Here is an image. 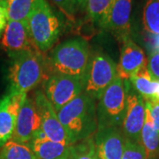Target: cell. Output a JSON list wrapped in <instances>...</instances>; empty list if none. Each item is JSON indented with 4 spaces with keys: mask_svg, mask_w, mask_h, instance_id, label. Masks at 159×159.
I'll return each instance as SVG.
<instances>
[{
    "mask_svg": "<svg viewBox=\"0 0 159 159\" xmlns=\"http://www.w3.org/2000/svg\"><path fill=\"white\" fill-rule=\"evenodd\" d=\"M29 37L40 52L51 50L63 31V22L46 0H38L27 20Z\"/></svg>",
    "mask_w": 159,
    "mask_h": 159,
    "instance_id": "4",
    "label": "cell"
},
{
    "mask_svg": "<svg viewBox=\"0 0 159 159\" xmlns=\"http://www.w3.org/2000/svg\"><path fill=\"white\" fill-rule=\"evenodd\" d=\"M71 144L86 140L98 129L96 100L80 94L57 112Z\"/></svg>",
    "mask_w": 159,
    "mask_h": 159,
    "instance_id": "1",
    "label": "cell"
},
{
    "mask_svg": "<svg viewBox=\"0 0 159 159\" xmlns=\"http://www.w3.org/2000/svg\"><path fill=\"white\" fill-rule=\"evenodd\" d=\"M148 61V60H147ZM132 87L144 100H154L156 95V80H153L148 73L147 63L134 74L129 80Z\"/></svg>",
    "mask_w": 159,
    "mask_h": 159,
    "instance_id": "18",
    "label": "cell"
},
{
    "mask_svg": "<svg viewBox=\"0 0 159 159\" xmlns=\"http://www.w3.org/2000/svg\"><path fill=\"white\" fill-rule=\"evenodd\" d=\"M125 108L126 81L117 76L98 100L97 106L98 129L113 126L121 127Z\"/></svg>",
    "mask_w": 159,
    "mask_h": 159,
    "instance_id": "5",
    "label": "cell"
},
{
    "mask_svg": "<svg viewBox=\"0 0 159 159\" xmlns=\"http://www.w3.org/2000/svg\"><path fill=\"white\" fill-rule=\"evenodd\" d=\"M144 102H145L146 109L150 114L154 125L159 133V101L144 100Z\"/></svg>",
    "mask_w": 159,
    "mask_h": 159,
    "instance_id": "27",
    "label": "cell"
},
{
    "mask_svg": "<svg viewBox=\"0 0 159 159\" xmlns=\"http://www.w3.org/2000/svg\"><path fill=\"white\" fill-rule=\"evenodd\" d=\"M34 103L41 120L42 131L47 138L53 142L71 145L68 135L60 123L56 111L43 90H36L34 96Z\"/></svg>",
    "mask_w": 159,
    "mask_h": 159,
    "instance_id": "9",
    "label": "cell"
},
{
    "mask_svg": "<svg viewBox=\"0 0 159 159\" xmlns=\"http://www.w3.org/2000/svg\"><path fill=\"white\" fill-rule=\"evenodd\" d=\"M42 83L43 91L56 112L82 94L85 87L82 80L57 74L47 75Z\"/></svg>",
    "mask_w": 159,
    "mask_h": 159,
    "instance_id": "7",
    "label": "cell"
},
{
    "mask_svg": "<svg viewBox=\"0 0 159 159\" xmlns=\"http://www.w3.org/2000/svg\"><path fill=\"white\" fill-rule=\"evenodd\" d=\"M27 96L7 94L0 98V148L11 139L18 114Z\"/></svg>",
    "mask_w": 159,
    "mask_h": 159,
    "instance_id": "15",
    "label": "cell"
},
{
    "mask_svg": "<svg viewBox=\"0 0 159 159\" xmlns=\"http://www.w3.org/2000/svg\"><path fill=\"white\" fill-rule=\"evenodd\" d=\"M156 84H157L156 95H155V99L153 101H159V80H156Z\"/></svg>",
    "mask_w": 159,
    "mask_h": 159,
    "instance_id": "31",
    "label": "cell"
},
{
    "mask_svg": "<svg viewBox=\"0 0 159 159\" xmlns=\"http://www.w3.org/2000/svg\"><path fill=\"white\" fill-rule=\"evenodd\" d=\"M68 18L73 19L77 11V6L74 0H50Z\"/></svg>",
    "mask_w": 159,
    "mask_h": 159,
    "instance_id": "25",
    "label": "cell"
},
{
    "mask_svg": "<svg viewBox=\"0 0 159 159\" xmlns=\"http://www.w3.org/2000/svg\"><path fill=\"white\" fill-rule=\"evenodd\" d=\"M89 59V46L86 40H66L56 46L46 59L47 75L64 74L85 81Z\"/></svg>",
    "mask_w": 159,
    "mask_h": 159,
    "instance_id": "2",
    "label": "cell"
},
{
    "mask_svg": "<svg viewBox=\"0 0 159 159\" xmlns=\"http://www.w3.org/2000/svg\"><path fill=\"white\" fill-rule=\"evenodd\" d=\"M38 0H6L7 20L26 22Z\"/></svg>",
    "mask_w": 159,
    "mask_h": 159,
    "instance_id": "19",
    "label": "cell"
},
{
    "mask_svg": "<svg viewBox=\"0 0 159 159\" xmlns=\"http://www.w3.org/2000/svg\"><path fill=\"white\" fill-rule=\"evenodd\" d=\"M147 67L152 80H159V52L149 53Z\"/></svg>",
    "mask_w": 159,
    "mask_h": 159,
    "instance_id": "26",
    "label": "cell"
},
{
    "mask_svg": "<svg viewBox=\"0 0 159 159\" xmlns=\"http://www.w3.org/2000/svg\"><path fill=\"white\" fill-rule=\"evenodd\" d=\"M7 22H8V20H7L6 6L0 4V38L3 35Z\"/></svg>",
    "mask_w": 159,
    "mask_h": 159,
    "instance_id": "29",
    "label": "cell"
},
{
    "mask_svg": "<svg viewBox=\"0 0 159 159\" xmlns=\"http://www.w3.org/2000/svg\"><path fill=\"white\" fill-rule=\"evenodd\" d=\"M121 159H147L146 154L140 143L126 140L124 153Z\"/></svg>",
    "mask_w": 159,
    "mask_h": 159,
    "instance_id": "24",
    "label": "cell"
},
{
    "mask_svg": "<svg viewBox=\"0 0 159 159\" xmlns=\"http://www.w3.org/2000/svg\"><path fill=\"white\" fill-rule=\"evenodd\" d=\"M120 57L117 64V76L124 81H127L143 65L148 58L140 46L130 37L121 40Z\"/></svg>",
    "mask_w": 159,
    "mask_h": 159,
    "instance_id": "13",
    "label": "cell"
},
{
    "mask_svg": "<svg viewBox=\"0 0 159 159\" xmlns=\"http://www.w3.org/2000/svg\"><path fill=\"white\" fill-rule=\"evenodd\" d=\"M11 59L7 76L10 95H28L47 76L46 58L36 49L23 51Z\"/></svg>",
    "mask_w": 159,
    "mask_h": 159,
    "instance_id": "3",
    "label": "cell"
},
{
    "mask_svg": "<svg viewBox=\"0 0 159 159\" xmlns=\"http://www.w3.org/2000/svg\"><path fill=\"white\" fill-rule=\"evenodd\" d=\"M37 159H68L72 145H65L47 138L43 131L35 134L29 142Z\"/></svg>",
    "mask_w": 159,
    "mask_h": 159,
    "instance_id": "16",
    "label": "cell"
},
{
    "mask_svg": "<svg viewBox=\"0 0 159 159\" xmlns=\"http://www.w3.org/2000/svg\"><path fill=\"white\" fill-rule=\"evenodd\" d=\"M113 1L114 0H87L85 9L88 17L102 29Z\"/></svg>",
    "mask_w": 159,
    "mask_h": 159,
    "instance_id": "22",
    "label": "cell"
},
{
    "mask_svg": "<svg viewBox=\"0 0 159 159\" xmlns=\"http://www.w3.org/2000/svg\"><path fill=\"white\" fill-rule=\"evenodd\" d=\"M146 118V106L142 98L126 81V108L121 129L131 142L140 143L141 133Z\"/></svg>",
    "mask_w": 159,
    "mask_h": 159,
    "instance_id": "8",
    "label": "cell"
},
{
    "mask_svg": "<svg viewBox=\"0 0 159 159\" xmlns=\"http://www.w3.org/2000/svg\"><path fill=\"white\" fill-rule=\"evenodd\" d=\"M41 130V120L34 98L27 96L18 114L11 140L20 143H29Z\"/></svg>",
    "mask_w": 159,
    "mask_h": 159,
    "instance_id": "10",
    "label": "cell"
},
{
    "mask_svg": "<svg viewBox=\"0 0 159 159\" xmlns=\"http://www.w3.org/2000/svg\"><path fill=\"white\" fill-rule=\"evenodd\" d=\"M147 34H148V36L146 38V45H147L149 53L159 52V34L157 35Z\"/></svg>",
    "mask_w": 159,
    "mask_h": 159,
    "instance_id": "28",
    "label": "cell"
},
{
    "mask_svg": "<svg viewBox=\"0 0 159 159\" xmlns=\"http://www.w3.org/2000/svg\"><path fill=\"white\" fill-rule=\"evenodd\" d=\"M126 140L119 126L98 129L94 139L97 158L121 159Z\"/></svg>",
    "mask_w": 159,
    "mask_h": 159,
    "instance_id": "11",
    "label": "cell"
},
{
    "mask_svg": "<svg viewBox=\"0 0 159 159\" xmlns=\"http://www.w3.org/2000/svg\"><path fill=\"white\" fill-rule=\"evenodd\" d=\"M140 144L145 151L146 158L159 159V133L156 129L147 109L145 122L141 133Z\"/></svg>",
    "mask_w": 159,
    "mask_h": 159,
    "instance_id": "17",
    "label": "cell"
},
{
    "mask_svg": "<svg viewBox=\"0 0 159 159\" xmlns=\"http://www.w3.org/2000/svg\"><path fill=\"white\" fill-rule=\"evenodd\" d=\"M142 22L148 34H159V0H146L142 10Z\"/></svg>",
    "mask_w": 159,
    "mask_h": 159,
    "instance_id": "20",
    "label": "cell"
},
{
    "mask_svg": "<svg viewBox=\"0 0 159 159\" xmlns=\"http://www.w3.org/2000/svg\"><path fill=\"white\" fill-rule=\"evenodd\" d=\"M0 43L10 58L23 51L35 49L29 37L27 22L23 21L8 20Z\"/></svg>",
    "mask_w": 159,
    "mask_h": 159,
    "instance_id": "12",
    "label": "cell"
},
{
    "mask_svg": "<svg viewBox=\"0 0 159 159\" xmlns=\"http://www.w3.org/2000/svg\"><path fill=\"white\" fill-rule=\"evenodd\" d=\"M68 159H98L94 138L89 137L73 144Z\"/></svg>",
    "mask_w": 159,
    "mask_h": 159,
    "instance_id": "23",
    "label": "cell"
},
{
    "mask_svg": "<svg viewBox=\"0 0 159 159\" xmlns=\"http://www.w3.org/2000/svg\"><path fill=\"white\" fill-rule=\"evenodd\" d=\"M0 159H37L29 143L10 140L0 148Z\"/></svg>",
    "mask_w": 159,
    "mask_h": 159,
    "instance_id": "21",
    "label": "cell"
},
{
    "mask_svg": "<svg viewBox=\"0 0 159 159\" xmlns=\"http://www.w3.org/2000/svg\"><path fill=\"white\" fill-rule=\"evenodd\" d=\"M133 0H114L102 29L108 30L119 40L130 37Z\"/></svg>",
    "mask_w": 159,
    "mask_h": 159,
    "instance_id": "14",
    "label": "cell"
},
{
    "mask_svg": "<svg viewBox=\"0 0 159 159\" xmlns=\"http://www.w3.org/2000/svg\"><path fill=\"white\" fill-rule=\"evenodd\" d=\"M117 78V64L102 51L90 55L85 78L84 93L94 100H99L102 93Z\"/></svg>",
    "mask_w": 159,
    "mask_h": 159,
    "instance_id": "6",
    "label": "cell"
},
{
    "mask_svg": "<svg viewBox=\"0 0 159 159\" xmlns=\"http://www.w3.org/2000/svg\"><path fill=\"white\" fill-rule=\"evenodd\" d=\"M75 1V4L77 6V10L78 9H85L86 5H87V0H74Z\"/></svg>",
    "mask_w": 159,
    "mask_h": 159,
    "instance_id": "30",
    "label": "cell"
},
{
    "mask_svg": "<svg viewBox=\"0 0 159 159\" xmlns=\"http://www.w3.org/2000/svg\"><path fill=\"white\" fill-rule=\"evenodd\" d=\"M6 0H0V4L5 6H6Z\"/></svg>",
    "mask_w": 159,
    "mask_h": 159,
    "instance_id": "32",
    "label": "cell"
}]
</instances>
